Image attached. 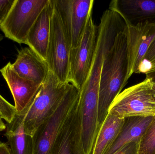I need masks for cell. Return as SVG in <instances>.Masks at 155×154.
Segmentation results:
<instances>
[{
	"instance_id": "cell-1",
	"label": "cell",
	"mask_w": 155,
	"mask_h": 154,
	"mask_svg": "<svg viewBox=\"0 0 155 154\" xmlns=\"http://www.w3.org/2000/svg\"><path fill=\"white\" fill-rule=\"evenodd\" d=\"M125 29L117 35L114 44L107 52L103 61L98 95V132L108 115L110 106L128 81Z\"/></svg>"
},
{
	"instance_id": "cell-2",
	"label": "cell",
	"mask_w": 155,
	"mask_h": 154,
	"mask_svg": "<svg viewBox=\"0 0 155 154\" xmlns=\"http://www.w3.org/2000/svg\"><path fill=\"white\" fill-rule=\"evenodd\" d=\"M69 83L60 82L50 71L25 117L24 127L27 134L32 137L38 127L55 113L68 90Z\"/></svg>"
},
{
	"instance_id": "cell-3",
	"label": "cell",
	"mask_w": 155,
	"mask_h": 154,
	"mask_svg": "<svg viewBox=\"0 0 155 154\" xmlns=\"http://www.w3.org/2000/svg\"><path fill=\"white\" fill-rule=\"evenodd\" d=\"M108 113L120 118L155 115V97L152 80L148 78L121 92L110 106Z\"/></svg>"
},
{
	"instance_id": "cell-4",
	"label": "cell",
	"mask_w": 155,
	"mask_h": 154,
	"mask_svg": "<svg viewBox=\"0 0 155 154\" xmlns=\"http://www.w3.org/2000/svg\"><path fill=\"white\" fill-rule=\"evenodd\" d=\"M49 0H15L7 16L0 23L6 38L25 44L32 27Z\"/></svg>"
},
{
	"instance_id": "cell-5",
	"label": "cell",
	"mask_w": 155,
	"mask_h": 154,
	"mask_svg": "<svg viewBox=\"0 0 155 154\" xmlns=\"http://www.w3.org/2000/svg\"><path fill=\"white\" fill-rule=\"evenodd\" d=\"M98 26L94 23L92 13L87 18L84 30L78 44L71 49L69 83L81 90L89 75L94 58Z\"/></svg>"
},
{
	"instance_id": "cell-6",
	"label": "cell",
	"mask_w": 155,
	"mask_h": 154,
	"mask_svg": "<svg viewBox=\"0 0 155 154\" xmlns=\"http://www.w3.org/2000/svg\"><path fill=\"white\" fill-rule=\"evenodd\" d=\"M80 96V90L71 83L52 116L44 122L32 136L33 154H50L58 133Z\"/></svg>"
},
{
	"instance_id": "cell-7",
	"label": "cell",
	"mask_w": 155,
	"mask_h": 154,
	"mask_svg": "<svg viewBox=\"0 0 155 154\" xmlns=\"http://www.w3.org/2000/svg\"><path fill=\"white\" fill-rule=\"evenodd\" d=\"M71 49L60 15L54 4L46 61L50 71L64 84L69 83Z\"/></svg>"
},
{
	"instance_id": "cell-8",
	"label": "cell",
	"mask_w": 155,
	"mask_h": 154,
	"mask_svg": "<svg viewBox=\"0 0 155 154\" xmlns=\"http://www.w3.org/2000/svg\"><path fill=\"white\" fill-rule=\"evenodd\" d=\"M123 19L126 24L128 80L133 74L141 73L145 56L155 39V24L145 21L134 24Z\"/></svg>"
},
{
	"instance_id": "cell-9",
	"label": "cell",
	"mask_w": 155,
	"mask_h": 154,
	"mask_svg": "<svg viewBox=\"0 0 155 154\" xmlns=\"http://www.w3.org/2000/svg\"><path fill=\"white\" fill-rule=\"evenodd\" d=\"M71 49L78 44L87 18L92 13L94 0H53Z\"/></svg>"
},
{
	"instance_id": "cell-10",
	"label": "cell",
	"mask_w": 155,
	"mask_h": 154,
	"mask_svg": "<svg viewBox=\"0 0 155 154\" xmlns=\"http://www.w3.org/2000/svg\"><path fill=\"white\" fill-rule=\"evenodd\" d=\"M79 99V97L64 122L50 154H86L82 137Z\"/></svg>"
},
{
	"instance_id": "cell-11",
	"label": "cell",
	"mask_w": 155,
	"mask_h": 154,
	"mask_svg": "<svg viewBox=\"0 0 155 154\" xmlns=\"http://www.w3.org/2000/svg\"><path fill=\"white\" fill-rule=\"evenodd\" d=\"M0 72L12 95L16 115L28 112L42 85L20 77L12 68L11 62L1 69Z\"/></svg>"
},
{
	"instance_id": "cell-12",
	"label": "cell",
	"mask_w": 155,
	"mask_h": 154,
	"mask_svg": "<svg viewBox=\"0 0 155 154\" xmlns=\"http://www.w3.org/2000/svg\"><path fill=\"white\" fill-rule=\"evenodd\" d=\"M12 67L21 77L40 85L46 80L50 71L47 62L29 47L18 50L16 60L12 64Z\"/></svg>"
},
{
	"instance_id": "cell-13",
	"label": "cell",
	"mask_w": 155,
	"mask_h": 154,
	"mask_svg": "<svg viewBox=\"0 0 155 154\" xmlns=\"http://www.w3.org/2000/svg\"><path fill=\"white\" fill-rule=\"evenodd\" d=\"M53 9V0H49L31 29L25 43L46 62L50 39L51 19Z\"/></svg>"
},
{
	"instance_id": "cell-14",
	"label": "cell",
	"mask_w": 155,
	"mask_h": 154,
	"mask_svg": "<svg viewBox=\"0 0 155 154\" xmlns=\"http://www.w3.org/2000/svg\"><path fill=\"white\" fill-rule=\"evenodd\" d=\"M108 9L134 24L145 21L155 24V0H113Z\"/></svg>"
},
{
	"instance_id": "cell-15",
	"label": "cell",
	"mask_w": 155,
	"mask_h": 154,
	"mask_svg": "<svg viewBox=\"0 0 155 154\" xmlns=\"http://www.w3.org/2000/svg\"><path fill=\"white\" fill-rule=\"evenodd\" d=\"M153 118V116H131L124 118V123L120 133L105 154H113L131 142L140 143Z\"/></svg>"
},
{
	"instance_id": "cell-16",
	"label": "cell",
	"mask_w": 155,
	"mask_h": 154,
	"mask_svg": "<svg viewBox=\"0 0 155 154\" xmlns=\"http://www.w3.org/2000/svg\"><path fill=\"white\" fill-rule=\"evenodd\" d=\"M27 113L15 115L12 122L6 125L5 136L12 154H33L32 137L25 133L24 127Z\"/></svg>"
},
{
	"instance_id": "cell-17",
	"label": "cell",
	"mask_w": 155,
	"mask_h": 154,
	"mask_svg": "<svg viewBox=\"0 0 155 154\" xmlns=\"http://www.w3.org/2000/svg\"><path fill=\"white\" fill-rule=\"evenodd\" d=\"M124 123V118L108 113L98 132L92 154H105L118 136Z\"/></svg>"
},
{
	"instance_id": "cell-18",
	"label": "cell",
	"mask_w": 155,
	"mask_h": 154,
	"mask_svg": "<svg viewBox=\"0 0 155 154\" xmlns=\"http://www.w3.org/2000/svg\"><path fill=\"white\" fill-rule=\"evenodd\" d=\"M138 154H155V115L140 140Z\"/></svg>"
},
{
	"instance_id": "cell-19",
	"label": "cell",
	"mask_w": 155,
	"mask_h": 154,
	"mask_svg": "<svg viewBox=\"0 0 155 154\" xmlns=\"http://www.w3.org/2000/svg\"><path fill=\"white\" fill-rule=\"evenodd\" d=\"M16 115L15 107L5 100L0 95V115L7 123L12 122Z\"/></svg>"
},
{
	"instance_id": "cell-20",
	"label": "cell",
	"mask_w": 155,
	"mask_h": 154,
	"mask_svg": "<svg viewBox=\"0 0 155 154\" xmlns=\"http://www.w3.org/2000/svg\"><path fill=\"white\" fill-rule=\"evenodd\" d=\"M139 143L133 142L121 147L113 154H138Z\"/></svg>"
},
{
	"instance_id": "cell-21",
	"label": "cell",
	"mask_w": 155,
	"mask_h": 154,
	"mask_svg": "<svg viewBox=\"0 0 155 154\" xmlns=\"http://www.w3.org/2000/svg\"><path fill=\"white\" fill-rule=\"evenodd\" d=\"M14 1L15 0H0V23L6 18Z\"/></svg>"
},
{
	"instance_id": "cell-22",
	"label": "cell",
	"mask_w": 155,
	"mask_h": 154,
	"mask_svg": "<svg viewBox=\"0 0 155 154\" xmlns=\"http://www.w3.org/2000/svg\"><path fill=\"white\" fill-rule=\"evenodd\" d=\"M144 60L147 61L149 63L155 61V39L147 50L144 57Z\"/></svg>"
},
{
	"instance_id": "cell-23",
	"label": "cell",
	"mask_w": 155,
	"mask_h": 154,
	"mask_svg": "<svg viewBox=\"0 0 155 154\" xmlns=\"http://www.w3.org/2000/svg\"><path fill=\"white\" fill-rule=\"evenodd\" d=\"M0 154H12L8 144L2 142L0 143Z\"/></svg>"
},
{
	"instance_id": "cell-24",
	"label": "cell",
	"mask_w": 155,
	"mask_h": 154,
	"mask_svg": "<svg viewBox=\"0 0 155 154\" xmlns=\"http://www.w3.org/2000/svg\"><path fill=\"white\" fill-rule=\"evenodd\" d=\"M149 65L150 66H149V68L144 73L145 74H150V73H153V72H155V61L150 63Z\"/></svg>"
},
{
	"instance_id": "cell-25",
	"label": "cell",
	"mask_w": 155,
	"mask_h": 154,
	"mask_svg": "<svg viewBox=\"0 0 155 154\" xmlns=\"http://www.w3.org/2000/svg\"><path fill=\"white\" fill-rule=\"evenodd\" d=\"M6 126L3 122L2 118H0V133L6 129Z\"/></svg>"
},
{
	"instance_id": "cell-26",
	"label": "cell",
	"mask_w": 155,
	"mask_h": 154,
	"mask_svg": "<svg viewBox=\"0 0 155 154\" xmlns=\"http://www.w3.org/2000/svg\"><path fill=\"white\" fill-rule=\"evenodd\" d=\"M146 77L150 79L153 81H155V72L150 73V74H146Z\"/></svg>"
},
{
	"instance_id": "cell-27",
	"label": "cell",
	"mask_w": 155,
	"mask_h": 154,
	"mask_svg": "<svg viewBox=\"0 0 155 154\" xmlns=\"http://www.w3.org/2000/svg\"><path fill=\"white\" fill-rule=\"evenodd\" d=\"M152 90L153 94L155 97V81L152 80Z\"/></svg>"
},
{
	"instance_id": "cell-28",
	"label": "cell",
	"mask_w": 155,
	"mask_h": 154,
	"mask_svg": "<svg viewBox=\"0 0 155 154\" xmlns=\"http://www.w3.org/2000/svg\"><path fill=\"white\" fill-rule=\"evenodd\" d=\"M4 39V36L2 34H0V42L3 40Z\"/></svg>"
},
{
	"instance_id": "cell-29",
	"label": "cell",
	"mask_w": 155,
	"mask_h": 154,
	"mask_svg": "<svg viewBox=\"0 0 155 154\" xmlns=\"http://www.w3.org/2000/svg\"><path fill=\"white\" fill-rule=\"evenodd\" d=\"M0 118H1V115H0Z\"/></svg>"
}]
</instances>
